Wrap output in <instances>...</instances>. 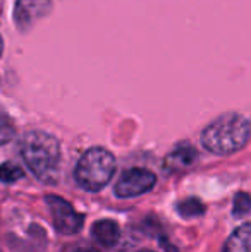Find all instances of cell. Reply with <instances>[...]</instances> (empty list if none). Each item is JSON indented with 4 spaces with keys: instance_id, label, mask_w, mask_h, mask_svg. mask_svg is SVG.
I'll use <instances>...</instances> for the list:
<instances>
[{
    "instance_id": "6da1fadb",
    "label": "cell",
    "mask_w": 251,
    "mask_h": 252,
    "mask_svg": "<svg viewBox=\"0 0 251 252\" xmlns=\"http://www.w3.org/2000/svg\"><path fill=\"white\" fill-rule=\"evenodd\" d=\"M21 156L38 180L54 184L59 179L61 144L57 137L43 130H31L21 139Z\"/></svg>"
},
{
    "instance_id": "7a4b0ae2",
    "label": "cell",
    "mask_w": 251,
    "mask_h": 252,
    "mask_svg": "<svg viewBox=\"0 0 251 252\" xmlns=\"http://www.w3.org/2000/svg\"><path fill=\"white\" fill-rule=\"evenodd\" d=\"M251 126L248 119L229 112L210 122L201 132V144L207 151L218 156L232 155L250 141Z\"/></svg>"
},
{
    "instance_id": "3957f363",
    "label": "cell",
    "mask_w": 251,
    "mask_h": 252,
    "mask_svg": "<svg viewBox=\"0 0 251 252\" xmlns=\"http://www.w3.org/2000/svg\"><path fill=\"white\" fill-rule=\"evenodd\" d=\"M115 173V158L105 148H91L84 151L74 168L77 186L90 192H98L112 180Z\"/></svg>"
},
{
    "instance_id": "277c9868",
    "label": "cell",
    "mask_w": 251,
    "mask_h": 252,
    "mask_svg": "<svg viewBox=\"0 0 251 252\" xmlns=\"http://www.w3.org/2000/svg\"><path fill=\"white\" fill-rule=\"evenodd\" d=\"M45 201H47L48 209L52 213L54 226L59 233H62V235H74V233H77L83 228V215H79L66 199H62L61 196L50 194V196L45 197Z\"/></svg>"
},
{
    "instance_id": "5b68a950",
    "label": "cell",
    "mask_w": 251,
    "mask_h": 252,
    "mask_svg": "<svg viewBox=\"0 0 251 252\" xmlns=\"http://www.w3.org/2000/svg\"><path fill=\"white\" fill-rule=\"evenodd\" d=\"M157 177L146 168H131L126 170L121 179L115 184V196L117 197H136L153 189Z\"/></svg>"
},
{
    "instance_id": "8992f818",
    "label": "cell",
    "mask_w": 251,
    "mask_h": 252,
    "mask_svg": "<svg viewBox=\"0 0 251 252\" xmlns=\"http://www.w3.org/2000/svg\"><path fill=\"white\" fill-rule=\"evenodd\" d=\"M52 10V0H16L14 23L21 31H28Z\"/></svg>"
},
{
    "instance_id": "52a82bcc",
    "label": "cell",
    "mask_w": 251,
    "mask_h": 252,
    "mask_svg": "<svg viewBox=\"0 0 251 252\" xmlns=\"http://www.w3.org/2000/svg\"><path fill=\"white\" fill-rule=\"evenodd\" d=\"M91 237L104 247H115L121 239V228L112 220H100L91 226Z\"/></svg>"
},
{
    "instance_id": "ba28073f",
    "label": "cell",
    "mask_w": 251,
    "mask_h": 252,
    "mask_svg": "<svg viewBox=\"0 0 251 252\" xmlns=\"http://www.w3.org/2000/svg\"><path fill=\"white\" fill-rule=\"evenodd\" d=\"M196 158H198V151L194 150V146H191L189 143H181L172 150V153H169L165 163L172 170H181L193 165L196 161Z\"/></svg>"
},
{
    "instance_id": "9c48e42d",
    "label": "cell",
    "mask_w": 251,
    "mask_h": 252,
    "mask_svg": "<svg viewBox=\"0 0 251 252\" xmlns=\"http://www.w3.org/2000/svg\"><path fill=\"white\" fill-rule=\"evenodd\" d=\"M220 252H251V223H245L229 235Z\"/></svg>"
},
{
    "instance_id": "30bf717a",
    "label": "cell",
    "mask_w": 251,
    "mask_h": 252,
    "mask_svg": "<svg viewBox=\"0 0 251 252\" xmlns=\"http://www.w3.org/2000/svg\"><path fill=\"white\" fill-rule=\"evenodd\" d=\"M176 211L182 216V218H194V216H200L203 215L205 211V206L203 202L196 197H188L184 201H179L176 204Z\"/></svg>"
},
{
    "instance_id": "8fae6325",
    "label": "cell",
    "mask_w": 251,
    "mask_h": 252,
    "mask_svg": "<svg viewBox=\"0 0 251 252\" xmlns=\"http://www.w3.org/2000/svg\"><path fill=\"white\" fill-rule=\"evenodd\" d=\"M24 177V172L21 166H17L12 161H5L0 165V182L3 184H14Z\"/></svg>"
},
{
    "instance_id": "7c38bea8",
    "label": "cell",
    "mask_w": 251,
    "mask_h": 252,
    "mask_svg": "<svg viewBox=\"0 0 251 252\" xmlns=\"http://www.w3.org/2000/svg\"><path fill=\"white\" fill-rule=\"evenodd\" d=\"M232 213L234 216H246L251 213V196L246 192H239L234 197V204H232Z\"/></svg>"
},
{
    "instance_id": "4fadbf2b",
    "label": "cell",
    "mask_w": 251,
    "mask_h": 252,
    "mask_svg": "<svg viewBox=\"0 0 251 252\" xmlns=\"http://www.w3.org/2000/svg\"><path fill=\"white\" fill-rule=\"evenodd\" d=\"M14 134H16V129H14L10 119L7 115H3V113H0V146L9 143L14 137Z\"/></svg>"
},
{
    "instance_id": "5bb4252c",
    "label": "cell",
    "mask_w": 251,
    "mask_h": 252,
    "mask_svg": "<svg viewBox=\"0 0 251 252\" xmlns=\"http://www.w3.org/2000/svg\"><path fill=\"white\" fill-rule=\"evenodd\" d=\"M72 252H98L97 249H91V247H79V249L72 251Z\"/></svg>"
},
{
    "instance_id": "9a60e30c",
    "label": "cell",
    "mask_w": 251,
    "mask_h": 252,
    "mask_svg": "<svg viewBox=\"0 0 251 252\" xmlns=\"http://www.w3.org/2000/svg\"><path fill=\"white\" fill-rule=\"evenodd\" d=\"M2 52H3V40H2V36H0V57H2Z\"/></svg>"
},
{
    "instance_id": "2e32d148",
    "label": "cell",
    "mask_w": 251,
    "mask_h": 252,
    "mask_svg": "<svg viewBox=\"0 0 251 252\" xmlns=\"http://www.w3.org/2000/svg\"><path fill=\"white\" fill-rule=\"evenodd\" d=\"M138 252H155V251H150V249H144V251H138Z\"/></svg>"
}]
</instances>
